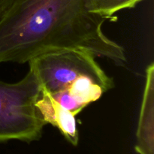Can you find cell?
<instances>
[{
	"label": "cell",
	"mask_w": 154,
	"mask_h": 154,
	"mask_svg": "<svg viewBox=\"0 0 154 154\" xmlns=\"http://www.w3.org/2000/svg\"><path fill=\"white\" fill-rule=\"evenodd\" d=\"M105 20L90 0H10L0 17V63L78 48L125 66L124 48L105 34Z\"/></svg>",
	"instance_id": "cell-1"
},
{
	"label": "cell",
	"mask_w": 154,
	"mask_h": 154,
	"mask_svg": "<svg viewBox=\"0 0 154 154\" xmlns=\"http://www.w3.org/2000/svg\"><path fill=\"white\" fill-rule=\"evenodd\" d=\"M42 86L31 67L15 83L0 81V143L41 138L45 123L36 108Z\"/></svg>",
	"instance_id": "cell-2"
},
{
	"label": "cell",
	"mask_w": 154,
	"mask_h": 154,
	"mask_svg": "<svg viewBox=\"0 0 154 154\" xmlns=\"http://www.w3.org/2000/svg\"><path fill=\"white\" fill-rule=\"evenodd\" d=\"M96 56L84 49H66L42 54L29 62L41 86L51 93L69 88L81 77H90L107 91L114 81L96 60Z\"/></svg>",
	"instance_id": "cell-3"
},
{
	"label": "cell",
	"mask_w": 154,
	"mask_h": 154,
	"mask_svg": "<svg viewBox=\"0 0 154 154\" xmlns=\"http://www.w3.org/2000/svg\"><path fill=\"white\" fill-rule=\"evenodd\" d=\"M135 150L138 154H154V64L146 69L145 85L138 117Z\"/></svg>",
	"instance_id": "cell-4"
},
{
	"label": "cell",
	"mask_w": 154,
	"mask_h": 154,
	"mask_svg": "<svg viewBox=\"0 0 154 154\" xmlns=\"http://www.w3.org/2000/svg\"><path fill=\"white\" fill-rule=\"evenodd\" d=\"M36 108L45 124H51L57 128L71 144L78 145L79 132L76 116L61 106L51 93L42 87L40 96L36 102Z\"/></svg>",
	"instance_id": "cell-5"
},
{
	"label": "cell",
	"mask_w": 154,
	"mask_h": 154,
	"mask_svg": "<svg viewBox=\"0 0 154 154\" xmlns=\"http://www.w3.org/2000/svg\"><path fill=\"white\" fill-rule=\"evenodd\" d=\"M141 2L142 0H90V10L106 20H112L117 12L132 8Z\"/></svg>",
	"instance_id": "cell-6"
},
{
	"label": "cell",
	"mask_w": 154,
	"mask_h": 154,
	"mask_svg": "<svg viewBox=\"0 0 154 154\" xmlns=\"http://www.w3.org/2000/svg\"><path fill=\"white\" fill-rule=\"evenodd\" d=\"M9 2H10V0H0V17L3 14L5 9L7 8Z\"/></svg>",
	"instance_id": "cell-7"
}]
</instances>
